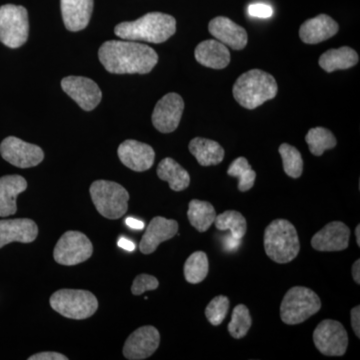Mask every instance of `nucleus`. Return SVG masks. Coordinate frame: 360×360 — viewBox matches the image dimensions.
Listing matches in <instances>:
<instances>
[{"mask_svg": "<svg viewBox=\"0 0 360 360\" xmlns=\"http://www.w3.org/2000/svg\"><path fill=\"white\" fill-rule=\"evenodd\" d=\"M101 65L113 75H146L158 63L155 49L132 40H110L98 51Z\"/></svg>", "mask_w": 360, "mask_h": 360, "instance_id": "obj_1", "label": "nucleus"}, {"mask_svg": "<svg viewBox=\"0 0 360 360\" xmlns=\"http://www.w3.org/2000/svg\"><path fill=\"white\" fill-rule=\"evenodd\" d=\"M176 32L174 16L161 13H150L135 21L122 22L115 26V33L124 40H141L151 44H162Z\"/></svg>", "mask_w": 360, "mask_h": 360, "instance_id": "obj_2", "label": "nucleus"}, {"mask_svg": "<svg viewBox=\"0 0 360 360\" xmlns=\"http://www.w3.org/2000/svg\"><path fill=\"white\" fill-rule=\"evenodd\" d=\"M234 99L246 110H255L271 101L278 91L276 78L260 70H251L238 78L233 85Z\"/></svg>", "mask_w": 360, "mask_h": 360, "instance_id": "obj_3", "label": "nucleus"}, {"mask_svg": "<svg viewBox=\"0 0 360 360\" xmlns=\"http://www.w3.org/2000/svg\"><path fill=\"white\" fill-rule=\"evenodd\" d=\"M264 250L276 264L292 262L300 251V238L295 225L286 219H276L265 229Z\"/></svg>", "mask_w": 360, "mask_h": 360, "instance_id": "obj_4", "label": "nucleus"}, {"mask_svg": "<svg viewBox=\"0 0 360 360\" xmlns=\"http://www.w3.org/2000/svg\"><path fill=\"white\" fill-rule=\"evenodd\" d=\"M89 193L97 212L105 219H120L129 210V193L116 182L96 180Z\"/></svg>", "mask_w": 360, "mask_h": 360, "instance_id": "obj_5", "label": "nucleus"}, {"mask_svg": "<svg viewBox=\"0 0 360 360\" xmlns=\"http://www.w3.org/2000/svg\"><path fill=\"white\" fill-rule=\"evenodd\" d=\"M321 309V298L314 290L304 286H295L284 295L281 319L288 326H296L307 321Z\"/></svg>", "mask_w": 360, "mask_h": 360, "instance_id": "obj_6", "label": "nucleus"}, {"mask_svg": "<svg viewBox=\"0 0 360 360\" xmlns=\"http://www.w3.org/2000/svg\"><path fill=\"white\" fill-rule=\"evenodd\" d=\"M49 303L59 314L77 321L89 319L98 309L96 295L86 290H58L51 295Z\"/></svg>", "mask_w": 360, "mask_h": 360, "instance_id": "obj_7", "label": "nucleus"}, {"mask_svg": "<svg viewBox=\"0 0 360 360\" xmlns=\"http://www.w3.org/2000/svg\"><path fill=\"white\" fill-rule=\"evenodd\" d=\"M30 23L26 8L14 4L0 6V41L18 49L27 41Z\"/></svg>", "mask_w": 360, "mask_h": 360, "instance_id": "obj_8", "label": "nucleus"}, {"mask_svg": "<svg viewBox=\"0 0 360 360\" xmlns=\"http://www.w3.org/2000/svg\"><path fill=\"white\" fill-rule=\"evenodd\" d=\"M94 246L85 234L79 231H68L56 243L53 257L58 264L72 266L82 264L91 257Z\"/></svg>", "mask_w": 360, "mask_h": 360, "instance_id": "obj_9", "label": "nucleus"}, {"mask_svg": "<svg viewBox=\"0 0 360 360\" xmlns=\"http://www.w3.org/2000/svg\"><path fill=\"white\" fill-rule=\"evenodd\" d=\"M315 347L326 356H342L348 347L347 329L340 321L326 319L314 333Z\"/></svg>", "mask_w": 360, "mask_h": 360, "instance_id": "obj_10", "label": "nucleus"}, {"mask_svg": "<svg viewBox=\"0 0 360 360\" xmlns=\"http://www.w3.org/2000/svg\"><path fill=\"white\" fill-rule=\"evenodd\" d=\"M0 155L7 162L20 168L37 167L44 160V153L39 146L8 136L0 144Z\"/></svg>", "mask_w": 360, "mask_h": 360, "instance_id": "obj_11", "label": "nucleus"}, {"mask_svg": "<svg viewBox=\"0 0 360 360\" xmlns=\"http://www.w3.org/2000/svg\"><path fill=\"white\" fill-rule=\"evenodd\" d=\"M61 89L85 111L94 110L103 98L98 85L87 77H65L61 80Z\"/></svg>", "mask_w": 360, "mask_h": 360, "instance_id": "obj_12", "label": "nucleus"}, {"mask_svg": "<svg viewBox=\"0 0 360 360\" xmlns=\"http://www.w3.org/2000/svg\"><path fill=\"white\" fill-rule=\"evenodd\" d=\"M184 110V101L179 94H168L156 103L153 113V124L162 134H170L179 127Z\"/></svg>", "mask_w": 360, "mask_h": 360, "instance_id": "obj_13", "label": "nucleus"}, {"mask_svg": "<svg viewBox=\"0 0 360 360\" xmlns=\"http://www.w3.org/2000/svg\"><path fill=\"white\" fill-rule=\"evenodd\" d=\"M160 343V335L155 326H142L125 341L123 355L129 360L146 359L155 354Z\"/></svg>", "mask_w": 360, "mask_h": 360, "instance_id": "obj_14", "label": "nucleus"}, {"mask_svg": "<svg viewBox=\"0 0 360 360\" xmlns=\"http://www.w3.org/2000/svg\"><path fill=\"white\" fill-rule=\"evenodd\" d=\"M117 155L122 165L136 172H146L153 167L155 160V150L150 146L134 139L122 142Z\"/></svg>", "mask_w": 360, "mask_h": 360, "instance_id": "obj_15", "label": "nucleus"}, {"mask_svg": "<svg viewBox=\"0 0 360 360\" xmlns=\"http://www.w3.org/2000/svg\"><path fill=\"white\" fill-rule=\"evenodd\" d=\"M350 231L340 221L329 222L311 239V246L322 252L347 250L349 245Z\"/></svg>", "mask_w": 360, "mask_h": 360, "instance_id": "obj_16", "label": "nucleus"}, {"mask_svg": "<svg viewBox=\"0 0 360 360\" xmlns=\"http://www.w3.org/2000/svg\"><path fill=\"white\" fill-rule=\"evenodd\" d=\"M177 231H179V224L176 220L156 217L151 220L146 233L142 236L139 250L143 255H151L158 250L160 243L174 238Z\"/></svg>", "mask_w": 360, "mask_h": 360, "instance_id": "obj_17", "label": "nucleus"}, {"mask_svg": "<svg viewBox=\"0 0 360 360\" xmlns=\"http://www.w3.org/2000/svg\"><path fill=\"white\" fill-rule=\"evenodd\" d=\"M208 30L213 37L234 51H241L248 44V32L245 28L224 16L213 18Z\"/></svg>", "mask_w": 360, "mask_h": 360, "instance_id": "obj_18", "label": "nucleus"}, {"mask_svg": "<svg viewBox=\"0 0 360 360\" xmlns=\"http://www.w3.org/2000/svg\"><path fill=\"white\" fill-rule=\"evenodd\" d=\"M37 236L39 227L32 219L0 220V248L11 243H32Z\"/></svg>", "mask_w": 360, "mask_h": 360, "instance_id": "obj_19", "label": "nucleus"}, {"mask_svg": "<svg viewBox=\"0 0 360 360\" xmlns=\"http://www.w3.org/2000/svg\"><path fill=\"white\" fill-rule=\"evenodd\" d=\"M60 8L66 30L80 32L89 25L94 0H60Z\"/></svg>", "mask_w": 360, "mask_h": 360, "instance_id": "obj_20", "label": "nucleus"}, {"mask_svg": "<svg viewBox=\"0 0 360 360\" xmlns=\"http://www.w3.org/2000/svg\"><path fill=\"white\" fill-rule=\"evenodd\" d=\"M338 30L340 26L335 20L326 14H321L300 26V37L304 44H317L335 37Z\"/></svg>", "mask_w": 360, "mask_h": 360, "instance_id": "obj_21", "label": "nucleus"}, {"mask_svg": "<svg viewBox=\"0 0 360 360\" xmlns=\"http://www.w3.org/2000/svg\"><path fill=\"white\" fill-rule=\"evenodd\" d=\"M194 56L198 63L212 70H224L231 63V52L226 45L217 39H208L196 46Z\"/></svg>", "mask_w": 360, "mask_h": 360, "instance_id": "obj_22", "label": "nucleus"}, {"mask_svg": "<svg viewBox=\"0 0 360 360\" xmlns=\"http://www.w3.org/2000/svg\"><path fill=\"white\" fill-rule=\"evenodd\" d=\"M27 188V182L20 175L0 177V217H11L18 212L16 200Z\"/></svg>", "mask_w": 360, "mask_h": 360, "instance_id": "obj_23", "label": "nucleus"}, {"mask_svg": "<svg viewBox=\"0 0 360 360\" xmlns=\"http://www.w3.org/2000/svg\"><path fill=\"white\" fill-rule=\"evenodd\" d=\"M189 151L201 167L219 165L224 160L225 151L219 142L195 137L189 142Z\"/></svg>", "mask_w": 360, "mask_h": 360, "instance_id": "obj_24", "label": "nucleus"}, {"mask_svg": "<svg viewBox=\"0 0 360 360\" xmlns=\"http://www.w3.org/2000/svg\"><path fill=\"white\" fill-rule=\"evenodd\" d=\"M359 61V56L354 49L342 46L338 49H329L319 58V65L326 72L348 70L354 68Z\"/></svg>", "mask_w": 360, "mask_h": 360, "instance_id": "obj_25", "label": "nucleus"}, {"mask_svg": "<svg viewBox=\"0 0 360 360\" xmlns=\"http://www.w3.org/2000/svg\"><path fill=\"white\" fill-rule=\"evenodd\" d=\"M158 177L168 182L170 189L182 191L191 184V176L181 165L172 158H167L160 161L158 167Z\"/></svg>", "mask_w": 360, "mask_h": 360, "instance_id": "obj_26", "label": "nucleus"}, {"mask_svg": "<svg viewBox=\"0 0 360 360\" xmlns=\"http://www.w3.org/2000/svg\"><path fill=\"white\" fill-rule=\"evenodd\" d=\"M217 215L214 207L208 201L193 200L189 202L187 217L198 232L207 231L214 222Z\"/></svg>", "mask_w": 360, "mask_h": 360, "instance_id": "obj_27", "label": "nucleus"}, {"mask_svg": "<svg viewBox=\"0 0 360 360\" xmlns=\"http://www.w3.org/2000/svg\"><path fill=\"white\" fill-rule=\"evenodd\" d=\"M219 231H229L232 238L241 239L248 231L245 217L236 210H226L221 214L217 215L214 222Z\"/></svg>", "mask_w": 360, "mask_h": 360, "instance_id": "obj_28", "label": "nucleus"}, {"mask_svg": "<svg viewBox=\"0 0 360 360\" xmlns=\"http://www.w3.org/2000/svg\"><path fill=\"white\" fill-rule=\"evenodd\" d=\"M210 271L207 255L203 251H195L187 258L184 264V277L187 283H200L205 281Z\"/></svg>", "mask_w": 360, "mask_h": 360, "instance_id": "obj_29", "label": "nucleus"}, {"mask_svg": "<svg viewBox=\"0 0 360 360\" xmlns=\"http://www.w3.org/2000/svg\"><path fill=\"white\" fill-rule=\"evenodd\" d=\"M305 141L309 144L310 153L315 156H321L324 151L335 148L338 141L330 130L324 127H315L307 132Z\"/></svg>", "mask_w": 360, "mask_h": 360, "instance_id": "obj_30", "label": "nucleus"}, {"mask_svg": "<svg viewBox=\"0 0 360 360\" xmlns=\"http://www.w3.org/2000/svg\"><path fill=\"white\" fill-rule=\"evenodd\" d=\"M227 174L238 179V189L241 193L250 191L255 186V179H257L255 170L251 168L248 160L243 156L233 160L227 169Z\"/></svg>", "mask_w": 360, "mask_h": 360, "instance_id": "obj_31", "label": "nucleus"}, {"mask_svg": "<svg viewBox=\"0 0 360 360\" xmlns=\"http://www.w3.org/2000/svg\"><path fill=\"white\" fill-rule=\"evenodd\" d=\"M252 324L250 309L245 304H238L234 307L231 321L227 326L229 333L236 340H240L248 335Z\"/></svg>", "mask_w": 360, "mask_h": 360, "instance_id": "obj_32", "label": "nucleus"}, {"mask_svg": "<svg viewBox=\"0 0 360 360\" xmlns=\"http://www.w3.org/2000/svg\"><path fill=\"white\" fill-rule=\"evenodd\" d=\"M278 151L283 158L284 172L292 179L302 176L303 160L297 148L290 144L283 143L279 146Z\"/></svg>", "mask_w": 360, "mask_h": 360, "instance_id": "obj_33", "label": "nucleus"}, {"mask_svg": "<svg viewBox=\"0 0 360 360\" xmlns=\"http://www.w3.org/2000/svg\"><path fill=\"white\" fill-rule=\"evenodd\" d=\"M229 310V300L227 296L219 295L208 303L205 309V316L210 324L219 326L224 321Z\"/></svg>", "mask_w": 360, "mask_h": 360, "instance_id": "obj_34", "label": "nucleus"}, {"mask_svg": "<svg viewBox=\"0 0 360 360\" xmlns=\"http://www.w3.org/2000/svg\"><path fill=\"white\" fill-rule=\"evenodd\" d=\"M160 286L158 278L149 274H139L135 277L131 286V292L134 295H141L148 290H155Z\"/></svg>", "mask_w": 360, "mask_h": 360, "instance_id": "obj_35", "label": "nucleus"}, {"mask_svg": "<svg viewBox=\"0 0 360 360\" xmlns=\"http://www.w3.org/2000/svg\"><path fill=\"white\" fill-rule=\"evenodd\" d=\"M248 13L253 18H269L274 14L271 6L264 4H251L248 7Z\"/></svg>", "mask_w": 360, "mask_h": 360, "instance_id": "obj_36", "label": "nucleus"}, {"mask_svg": "<svg viewBox=\"0 0 360 360\" xmlns=\"http://www.w3.org/2000/svg\"><path fill=\"white\" fill-rule=\"evenodd\" d=\"M68 357L65 355L58 354V352H40L28 357V360H68Z\"/></svg>", "mask_w": 360, "mask_h": 360, "instance_id": "obj_37", "label": "nucleus"}, {"mask_svg": "<svg viewBox=\"0 0 360 360\" xmlns=\"http://www.w3.org/2000/svg\"><path fill=\"white\" fill-rule=\"evenodd\" d=\"M350 321H352V329H354L355 335L360 338V307H354L350 311Z\"/></svg>", "mask_w": 360, "mask_h": 360, "instance_id": "obj_38", "label": "nucleus"}, {"mask_svg": "<svg viewBox=\"0 0 360 360\" xmlns=\"http://www.w3.org/2000/svg\"><path fill=\"white\" fill-rule=\"evenodd\" d=\"M125 224H127V226H129L130 229H137V231H142V229L146 227V224H144V222H142L141 220L132 219V217L127 219Z\"/></svg>", "mask_w": 360, "mask_h": 360, "instance_id": "obj_39", "label": "nucleus"}, {"mask_svg": "<svg viewBox=\"0 0 360 360\" xmlns=\"http://www.w3.org/2000/svg\"><path fill=\"white\" fill-rule=\"evenodd\" d=\"M117 245L120 246L122 250L130 251H134L135 250V245L132 243L131 240L125 238H120L118 239Z\"/></svg>", "mask_w": 360, "mask_h": 360, "instance_id": "obj_40", "label": "nucleus"}, {"mask_svg": "<svg viewBox=\"0 0 360 360\" xmlns=\"http://www.w3.org/2000/svg\"><path fill=\"white\" fill-rule=\"evenodd\" d=\"M352 276H354V281L357 284L360 283V260L357 259L352 265Z\"/></svg>", "mask_w": 360, "mask_h": 360, "instance_id": "obj_41", "label": "nucleus"}, {"mask_svg": "<svg viewBox=\"0 0 360 360\" xmlns=\"http://www.w3.org/2000/svg\"><path fill=\"white\" fill-rule=\"evenodd\" d=\"M239 243H240V239H236L232 238V236L231 238L226 239V246L229 250H236V248L239 245Z\"/></svg>", "mask_w": 360, "mask_h": 360, "instance_id": "obj_42", "label": "nucleus"}, {"mask_svg": "<svg viewBox=\"0 0 360 360\" xmlns=\"http://www.w3.org/2000/svg\"><path fill=\"white\" fill-rule=\"evenodd\" d=\"M355 236H356L357 245L360 246V225H357L355 229Z\"/></svg>", "mask_w": 360, "mask_h": 360, "instance_id": "obj_43", "label": "nucleus"}]
</instances>
